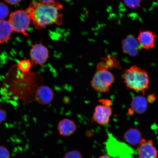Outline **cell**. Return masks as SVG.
I'll return each instance as SVG.
<instances>
[{
	"label": "cell",
	"instance_id": "1",
	"mask_svg": "<svg viewBox=\"0 0 158 158\" xmlns=\"http://www.w3.org/2000/svg\"><path fill=\"white\" fill-rule=\"evenodd\" d=\"M63 8L62 4L56 1L49 4L32 1L26 11L35 28L40 30L49 25L62 24L63 15L60 11Z\"/></svg>",
	"mask_w": 158,
	"mask_h": 158
},
{
	"label": "cell",
	"instance_id": "2",
	"mask_svg": "<svg viewBox=\"0 0 158 158\" xmlns=\"http://www.w3.org/2000/svg\"><path fill=\"white\" fill-rule=\"evenodd\" d=\"M122 78L129 89L143 94L149 88V78L148 73L138 66H133L126 70Z\"/></svg>",
	"mask_w": 158,
	"mask_h": 158
},
{
	"label": "cell",
	"instance_id": "3",
	"mask_svg": "<svg viewBox=\"0 0 158 158\" xmlns=\"http://www.w3.org/2000/svg\"><path fill=\"white\" fill-rule=\"evenodd\" d=\"M106 147L108 155L114 158H133L134 151L131 148L118 141L109 132L108 133Z\"/></svg>",
	"mask_w": 158,
	"mask_h": 158
},
{
	"label": "cell",
	"instance_id": "4",
	"mask_svg": "<svg viewBox=\"0 0 158 158\" xmlns=\"http://www.w3.org/2000/svg\"><path fill=\"white\" fill-rule=\"evenodd\" d=\"M114 81V75L108 70H97L91 81L90 85L96 91L106 93L110 90V86Z\"/></svg>",
	"mask_w": 158,
	"mask_h": 158
},
{
	"label": "cell",
	"instance_id": "5",
	"mask_svg": "<svg viewBox=\"0 0 158 158\" xmlns=\"http://www.w3.org/2000/svg\"><path fill=\"white\" fill-rule=\"evenodd\" d=\"M31 20L27 11L20 9L14 12L10 15L9 21L13 31L27 36L26 32Z\"/></svg>",
	"mask_w": 158,
	"mask_h": 158
},
{
	"label": "cell",
	"instance_id": "6",
	"mask_svg": "<svg viewBox=\"0 0 158 158\" xmlns=\"http://www.w3.org/2000/svg\"><path fill=\"white\" fill-rule=\"evenodd\" d=\"M30 55L31 60L35 64H44L49 58V51L47 47L41 43L32 45L31 49Z\"/></svg>",
	"mask_w": 158,
	"mask_h": 158
},
{
	"label": "cell",
	"instance_id": "7",
	"mask_svg": "<svg viewBox=\"0 0 158 158\" xmlns=\"http://www.w3.org/2000/svg\"><path fill=\"white\" fill-rule=\"evenodd\" d=\"M122 51L124 54L131 56H135L139 54L142 47L133 35H128L122 41Z\"/></svg>",
	"mask_w": 158,
	"mask_h": 158
},
{
	"label": "cell",
	"instance_id": "8",
	"mask_svg": "<svg viewBox=\"0 0 158 158\" xmlns=\"http://www.w3.org/2000/svg\"><path fill=\"white\" fill-rule=\"evenodd\" d=\"M112 114L111 106L98 105L94 109L93 120L100 125H105L109 122Z\"/></svg>",
	"mask_w": 158,
	"mask_h": 158
},
{
	"label": "cell",
	"instance_id": "9",
	"mask_svg": "<svg viewBox=\"0 0 158 158\" xmlns=\"http://www.w3.org/2000/svg\"><path fill=\"white\" fill-rule=\"evenodd\" d=\"M138 158H157L158 151L151 140L142 139L138 145Z\"/></svg>",
	"mask_w": 158,
	"mask_h": 158
},
{
	"label": "cell",
	"instance_id": "10",
	"mask_svg": "<svg viewBox=\"0 0 158 158\" xmlns=\"http://www.w3.org/2000/svg\"><path fill=\"white\" fill-rule=\"evenodd\" d=\"M35 100L38 103L42 105H47L52 101L54 94L52 89L46 85L39 86L35 94Z\"/></svg>",
	"mask_w": 158,
	"mask_h": 158
},
{
	"label": "cell",
	"instance_id": "11",
	"mask_svg": "<svg viewBox=\"0 0 158 158\" xmlns=\"http://www.w3.org/2000/svg\"><path fill=\"white\" fill-rule=\"evenodd\" d=\"M156 35L150 31H140L138 41L142 48L146 49L152 48L155 46Z\"/></svg>",
	"mask_w": 158,
	"mask_h": 158
},
{
	"label": "cell",
	"instance_id": "12",
	"mask_svg": "<svg viewBox=\"0 0 158 158\" xmlns=\"http://www.w3.org/2000/svg\"><path fill=\"white\" fill-rule=\"evenodd\" d=\"M58 130L59 134L64 137L72 135L77 130L75 122L68 118H64L59 122Z\"/></svg>",
	"mask_w": 158,
	"mask_h": 158
},
{
	"label": "cell",
	"instance_id": "13",
	"mask_svg": "<svg viewBox=\"0 0 158 158\" xmlns=\"http://www.w3.org/2000/svg\"><path fill=\"white\" fill-rule=\"evenodd\" d=\"M147 99L142 96H137L132 99L131 103V109L134 113L141 114L147 111L148 104Z\"/></svg>",
	"mask_w": 158,
	"mask_h": 158
},
{
	"label": "cell",
	"instance_id": "14",
	"mask_svg": "<svg viewBox=\"0 0 158 158\" xmlns=\"http://www.w3.org/2000/svg\"><path fill=\"white\" fill-rule=\"evenodd\" d=\"M123 138L126 143L132 146L138 145L143 139L141 132L135 128L127 130L124 133Z\"/></svg>",
	"mask_w": 158,
	"mask_h": 158
},
{
	"label": "cell",
	"instance_id": "15",
	"mask_svg": "<svg viewBox=\"0 0 158 158\" xmlns=\"http://www.w3.org/2000/svg\"><path fill=\"white\" fill-rule=\"evenodd\" d=\"M13 31L9 21L0 20V43L6 42Z\"/></svg>",
	"mask_w": 158,
	"mask_h": 158
},
{
	"label": "cell",
	"instance_id": "16",
	"mask_svg": "<svg viewBox=\"0 0 158 158\" xmlns=\"http://www.w3.org/2000/svg\"><path fill=\"white\" fill-rule=\"evenodd\" d=\"M33 63L32 61L25 59L19 61L18 64V68L21 72L27 73L30 70Z\"/></svg>",
	"mask_w": 158,
	"mask_h": 158
},
{
	"label": "cell",
	"instance_id": "17",
	"mask_svg": "<svg viewBox=\"0 0 158 158\" xmlns=\"http://www.w3.org/2000/svg\"><path fill=\"white\" fill-rule=\"evenodd\" d=\"M9 7L5 3L0 2V20H4L8 15Z\"/></svg>",
	"mask_w": 158,
	"mask_h": 158
},
{
	"label": "cell",
	"instance_id": "18",
	"mask_svg": "<svg viewBox=\"0 0 158 158\" xmlns=\"http://www.w3.org/2000/svg\"><path fill=\"white\" fill-rule=\"evenodd\" d=\"M124 2L129 8L135 9L140 6L141 0H124Z\"/></svg>",
	"mask_w": 158,
	"mask_h": 158
},
{
	"label": "cell",
	"instance_id": "19",
	"mask_svg": "<svg viewBox=\"0 0 158 158\" xmlns=\"http://www.w3.org/2000/svg\"><path fill=\"white\" fill-rule=\"evenodd\" d=\"M63 158H82V157L80 152L74 150L65 154Z\"/></svg>",
	"mask_w": 158,
	"mask_h": 158
},
{
	"label": "cell",
	"instance_id": "20",
	"mask_svg": "<svg viewBox=\"0 0 158 158\" xmlns=\"http://www.w3.org/2000/svg\"><path fill=\"white\" fill-rule=\"evenodd\" d=\"M0 158H10V154L6 148L0 146Z\"/></svg>",
	"mask_w": 158,
	"mask_h": 158
},
{
	"label": "cell",
	"instance_id": "21",
	"mask_svg": "<svg viewBox=\"0 0 158 158\" xmlns=\"http://www.w3.org/2000/svg\"><path fill=\"white\" fill-rule=\"evenodd\" d=\"M6 112L5 110L0 109V124L6 118Z\"/></svg>",
	"mask_w": 158,
	"mask_h": 158
},
{
	"label": "cell",
	"instance_id": "22",
	"mask_svg": "<svg viewBox=\"0 0 158 158\" xmlns=\"http://www.w3.org/2000/svg\"><path fill=\"white\" fill-rule=\"evenodd\" d=\"M99 102L105 106H111L112 102L111 100L108 99L100 100Z\"/></svg>",
	"mask_w": 158,
	"mask_h": 158
},
{
	"label": "cell",
	"instance_id": "23",
	"mask_svg": "<svg viewBox=\"0 0 158 158\" xmlns=\"http://www.w3.org/2000/svg\"><path fill=\"white\" fill-rule=\"evenodd\" d=\"M147 100L148 102L151 103L155 101L156 100V97L155 94H149L148 96Z\"/></svg>",
	"mask_w": 158,
	"mask_h": 158
},
{
	"label": "cell",
	"instance_id": "24",
	"mask_svg": "<svg viewBox=\"0 0 158 158\" xmlns=\"http://www.w3.org/2000/svg\"><path fill=\"white\" fill-rule=\"evenodd\" d=\"M21 1L22 0H5L6 2L11 5L17 4Z\"/></svg>",
	"mask_w": 158,
	"mask_h": 158
},
{
	"label": "cell",
	"instance_id": "25",
	"mask_svg": "<svg viewBox=\"0 0 158 158\" xmlns=\"http://www.w3.org/2000/svg\"><path fill=\"white\" fill-rule=\"evenodd\" d=\"M39 1L40 3L45 4L52 3L55 1V0H39Z\"/></svg>",
	"mask_w": 158,
	"mask_h": 158
},
{
	"label": "cell",
	"instance_id": "26",
	"mask_svg": "<svg viewBox=\"0 0 158 158\" xmlns=\"http://www.w3.org/2000/svg\"><path fill=\"white\" fill-rule=\"evenodd\" d=\"M98 158H111L109 156L107 155H104L101 156Z\"/></svg>",
	"mask_w": 158,
	"mask_h": 158
}]
</instances>
